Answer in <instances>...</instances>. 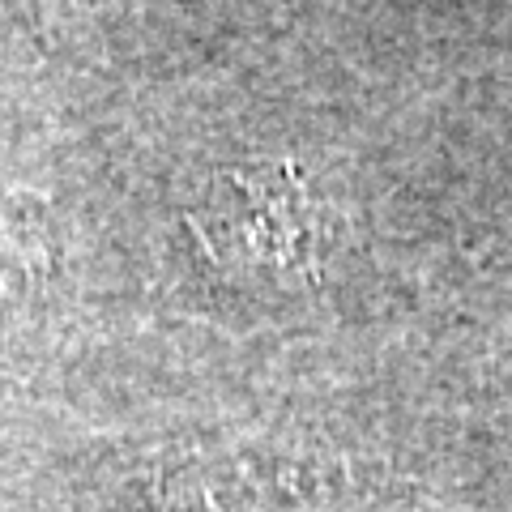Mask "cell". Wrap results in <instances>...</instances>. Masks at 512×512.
<instances>
[{
  "label": "cell",
  "mask_w": 512,
  "mask_h": 512,
  "mask_svg": "<svg viewBox=\"0 0 512 512\" xmlns=\"http://www.w3.org/2000/svg\"><path fill=\"white\" fill-rule=\"evenodd\" d=\"M197 235L214 256L286 274H312L325 244V227L299 180L269 171H231L227 192H218L210 214L197 218Z\"/></svg>",
  "instance_id": "obj_1"
},
{
  "label": "cell",
  "mask_w": 512,
  "mask_h": 512,
  "mask_svg": "<svg viewBox=\"0 0 512 512\" xmlns=\"http://www.w3.org/2000/svg\"><path fill=\"white\" fill-rule=\"evenodd\" d=\"M22 295V282H13V278H5L0 274V338H5V316H9V303Z\"/></svg>",
  "instance_id": "obj_2"
}]
</instances>
